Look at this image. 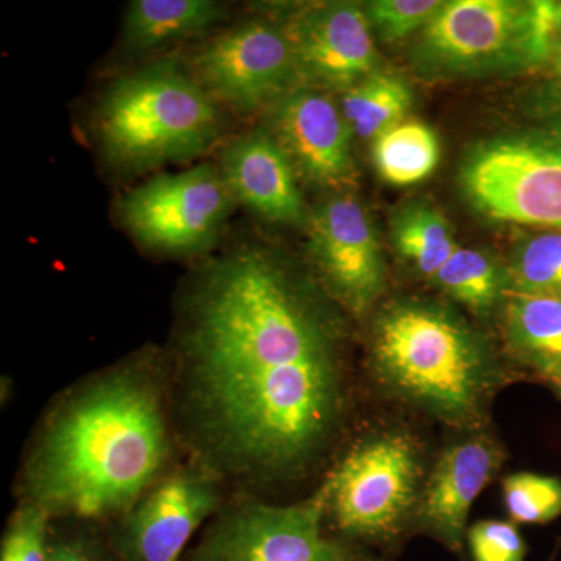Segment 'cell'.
Instances as JSON below:
<instances>
[{"label":"cell","instance_id":"obj_7","mask_svg":"<svg viewBox=\"0 0 561 561\" xmlns=\"http://www.w3.org/2000/svg\"><path fill=\"white\" fill-rule=\"evenodd\" d=\"M423 470V453L411 432L367 435L327 478L328 515L345 537L389 541L415 515Z\"/></svg>","mask_w":561,"mask_h":561},{"label":"cell","instance_id":"obj_9","mask_svg":"<svg viewBox=\"0 0 561 561\" xmlns=\"http://www.w3.org/2000/svg\"><path fill=\"white\" fill-rule=\"evenodd\" d=\"M232 192L213 164L165 173L125 194L117 210L128 231L150 249L183 253L210 241L227 219Z\"/></svg>","mask_w":561,"mask_h":561},{"label":"cell","instance_id":"obj_6","mask_svg":"<svg viewBox=\"0 0 561 561\" xmlns=\"http://www.w3.org/2000/svg\"><path fill=\"white\" fill-rule=\"evenodd\" d=\"M460 184L490 219L561 231V116L478 144Z\"/></svg>","mask_w":561,"mask_h":561},{"label":"cell","instance_id":"obj_21","mask_svg":"<svg viewBox=\"0 0 561 561\" xmlns=\"http://www.w3.org/2000/svg\"><path fill=\"white\" fill-rule=\"evenodd\" d=\"M453 300L472 312L490 313L508 295L507 273L501 272L482 251L457 247L432 279Z\"/></svg>","mask_w":561,"mask_h":561},{"label":"cell","instance_id":"obj_10","mask_svg":"<svg viewBox=\"0 0 561 561\" xmlns=\"http://www.w3.org/2000/svg\"><path fill=\"white\" fill-rule=\"evenodd\" d=\"M192 72L214 99L250 113L287 94L297 65L284 28L251 21L203 46Z\"/></svg>","mask_w":561,"mask_h":561},{"label":"cell","instance_id":"obj_25","mask_svg":"<svg viewBox=\"0 0 561 561\" xmlns=\"http://www.w3.org/2000/svg\"><path fill=\"white\" fill-rule=\"evenodd\" d=\"M50 515L24 502L3 535L0 561H50Z\"/></svg>","mask_w":561,"mask_h":561},{"label":"cell","instance_id":"obj_8","mask_svg":"<svg viewBox=\"0 0 561 561\" xmlns=\"http://www.w3.org/2000/svg\"><path fill=\"white\" fill-rule=\"evenodd\" d=\"M330 482L290 505L250 501L221 513L184 561H373L323 531Z\"/></svg>","mask_w":561,"mask_h":561},{"label":"cell","instance_id":"obj_30","mask_svg":"<svg viewBox=\"0 0 561 561\" xmlns=\"http://www.w3.org/2000/svg\"><path fill=\"white\" fill-rule=\"evenodd\" d=\"M556 20L557 25H559V31H561V3H557L556 5Z\"/></svg>","mask_w":561,"mask_h":561},{"label":"cell","instance_id":"obj_12","mask_svg":"<svg viewBox=\"0 0 561 561\" xmlns=\"http://www.w3.org/2000/svg\"><path fill=\"white\" fill-rule=\"evenodd\" d=\"M309 247L324 287L348 311L364 313L381 297V249L359 202L341 195L321 205L311 220Z\"/></svg>","mask_w":561,"mask_h":561},{"label":"cell","instance_id":"obj_11","mask_svg":"<svg viewBox=\"0 0 561 561\" xmlns=\"http://www.w3.org/2000/svg\"><path fill=\"white\" fill-rule=\"evenodd\" d=\"M219 481L195 465L164 476L121 516L113 534L119 561H181L194 531L217 511Z\"/></svg>","mask_w":561,"mask_h":561},{"label":"cell","instance_id":"obj_18","mask_svg":"<svg viewBox=\"0 0 561 561\" xmlns=\"http://www.w3.org/2000/svg\"><path fill=\"white\" fill-rule=\"evenodd\" d=\"M224 7L213 0H135L124 21V41L133 50L162 44L209 28L220 21Z\"/></svg>","mask_w":561,"mask_h":561},{"label":"cell","instance_id":"obj_15","mask_svg":"<svg viewBox=\"0 0 561 561\" xmlns=\"http://www.w3.org/2000/svg\"><path fill=\"white\" fill-rule=\"evenodd\" d=\"M272 130L291 164L312 183L337 191L353 184V131L327 95L313 90L287 92L275 103Z\"/></svg>","mask_w":561,"mask_h":561},{"label":"cell","instance_id":"obj_20","mask_svg":"<svg viewBox=\"0 0 561 561\" xmlns=\"http://www.w3.org/2000/svg\"><path fill=\"white\" fill-rule=\"evenodd\" d=\"M412 105V92L394 76H370L343 95L342 114L351 131L362 139H376L400 124Z\"/></svg>","mask_w":561,"mask_h":561},{"label":"cell","instance_id":"obj_16","mask_svg":"<svg viewBox=\"0 0 561 561\" xmlns=\"http://www.w3.org/2000/svg\"><path fill=\"white\" fill-rule=\"evenodd\" d=\"M221 173L243 205L267 220L298 224L302 201L294 164L271 133L239 136L221 154Z\"/></svg>","mask_w":561,"mask_h":561},{"label":"cell","instance_id":"obj_13","mask_svg":"<svg viewBox=\"0 0 561 561\" xmlns=\"http://www.w3.org/2000/svg\"><path fill=\"white\" fill-rule=\"evenodd\" d=\"M442 449L424 481L413 519L442 545L460 552L472 504L501 471L505 449L490 432L461 431Z\"/></svg>","mask_w":561,"mask_h":561},{"label":"cell","instance_id":"obj_5","mask_svg":"<svg viewBox=\"0 0 561 561\" xmlns=\"http://www.w3.org/2000/svg\"><path fill=\"white\" fill-rule=\"evenodd\" d=\"M557 3L456 0L423 28L419 60L432 72L472 73L540 62L556 47Z\"/></svg>","mask_w":561,"mask_h":561},{"label":"cell","instance_id":"obj_2","mask_svg":"<svg viewBox=\"0 0 561 561\" xmlns=\"http://www.w3.org/2000/svg\"><path fill=\"white\" fill-rule=\"evenodd\" d=\"M169 386L149 359L73 390L47 416L22 479L25 501L55 516H124L172 457Z\"/></svg>","mask_w":561,"mask_h":561},{"label":"cell","instance_id":"obj_14","mask_svg":"<svg viewBox=\"0 0 561 561\" xmlns=\"http://www.w3.org/2000/svg\"><path fill=\"white\" fill-rule=\"evenodd\" d=\"M287 33L297 73L323 88L348 91L373 76L378 50L359 7L327 3L295 18Z\"/></svg>","mask_w":561,"mask_h":561},{"label":"cell","instance_id":"obj_31","mask_svg":"<svg viewBox=\"0 0 561 561\" xmlns=\"http://www.w3.org/2000/svg\"><path fill=\"white\" fill-rule=\"evenodd\" d=\"M551 386L553 387V389H556L557 393H559L561 397V376H560V378H557L556 381H552Z\"/></svg>","mask_w":561,"mask_h":561},{"label":"cell","instance_id":"obj_17","mask_svg":"<svg viewBox=\"0 0 561 561\" xmlns=\"http://www.w3.org/2000/svg\"><path fill=\"white\" fill-rule=\"evenodd\" d=\"M505 341L513 356L551 383L561 376V300L508 291Z\"/></svg>","mask_w":561,"mask_h":561},{"label":"cell","instance_id":"obj_27","mask_svg":"<svg viewBox=\"0 0 561 561\" xmlns=\"http://www.w3.org/2000/svg\"><path fill=\"white\" fill-rule=\"evenodd\" d=\"M472 561H524L527 546L513 522L483 519L467 531Z\"/></svg>","mask_w":561,"mask_h":561},{"label":"cell","instance_id":"obj_19","mask_svg":"<svg viewBox=\"0 0 561 561\" xmlns=\"http://www.w3.org/2000/svg\"><path fill=\"white\" fill-rule=\"evenodd\" d=\"M373 160L383 181L394 186H411L435 171L440 160V144L423 122L401 121L375 139Z\"/></svg>","mask_w":561,"mask_h":561},{"label":"cell","instance_id":"obj_24","mask_svg":"<svg viewBox=\"0 0 561 561\" xmlns=\"http://www.w3.org/2000/svg\"><path fill=\"white\" fill-rule=\"evenodd\" d=\"M505 511L515 524H548L561 515V481L552 476L516 472L502 481Z\"/></svg>","mask_w":561,"mask_h":561},{"label":"cell","instance_id":"obj_3","mask_svg":"<svg viewBox=\"0 0 561 561\" xmlns=\"http://www.w3.org/2000/svg\"><path fill=\"white\" fill-rule=\"evenodd\" d=\"M370 362L394 398L460 431L483 427L504 382L485 342L451 312L427 302H400L379 316Z\"/></svg>","mask_w":561,"mask_h":561},{"label":"cell","instance_id":"obj_28","mask_svg":"<svg viewBox=\"0 0 561 561\" xmlns=\"http://www.w3.org/2000/svg\"><path fill=\"white\" fill-rule=\"evenodd\" d=\"M50 561H110L105 549L90 537L51 541Z\"/></svg>","mask_w":561,"mask_h":561},{"label":"cell","instance_id":"obj_26","mask_svg":"<svg viewBox=\"0 0 561 561\" xmlns=\"http://www.w3.org/2000/svg\"><path fill=\"white\" fill-rule=\"evenodd\" d=\"M442 5L435 0H378L368 5L367 18L382 39L394 43L426 27Z\"/></svg>","mask_w":561,"mask_h":561},{"label":"cell","instance_id":"obj_29","mask_svg":"<svg viewBox=\"0 0 561 561\" xmlns=\"http://www.w3.org/2000/svg\"><path fill=\"white\" fill-rule=\"evenodd\" d=\"M553 69H556L557 80L560 81L561 84V41L556 43V47H553Z\"/></svg>","mask_w":561,"mask_h":561},{"label":"cell","instance_id":"obj_4","mask_svg":"<svg viewBox=\"0 0 561 561\" xmlns=\"http://www.w3.org/2000/svg\"><path fill=\"white\" fill-rule=\"evenodd\" d=\"M220 125L216 99L172 61L117 80L95 114L106 157L130 171L203 153L219 138Z\"/></svg>","mask_w":561,"mask_h":561},{"label":"cell","instance_id":"obj_23","mask_svg":"<svg viewBox=\"0 0 561 561\" xmlns=\"http://www.w3.org/2000/svg\"><path fill=\"white\" fill-rule=\"evenodd\" d=\"M508 289L561 300V232H542L523 243L507 271Z\"/></svg>","mask_w":561,"mask_h":561},{"label":"cell","instance_id":"obj_22","mask_svg":"<svg viewBox=\"0 0 561 561\" xmlns=\"http://www.w3.org/2000/svg\"><path fill=\"white\" fill-rule=\"evenodd\" d=\"M394 245L413 267L434 279L457 250L448 220L431 206L413 205L394 220Z\"/></svg>","mask_w":561,"mask_h":561},{"label":"cell","instance_id":"obj_1","mask_svg":"<svg viewBox=\"0 0 561 561\" xmlns=\"http://www.w3.org/2000/svg\"><path fill=\"white\" fill-rule=\"evenodd\" d=\"M171 393L184 440L217 481L295 478L345 415L337 328L271 254L234 251L183 302Z\"/></svg>","mask_w":561,"mask_h":561}]
</instances>
